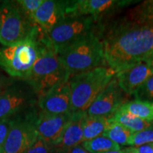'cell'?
<instances>
[{"mask_svg": "<svg viewBox=\"0 0 153 153\" xmlns=\"http://www.w3.org/2000/svg\"><path fill=\"white\" fill-rule=\"evenodd\" d=\"M57 54L70 78L99 67L106 66L104 43L99 28L58 51Z\"/></svg>", "mask_w": 153, "mask_h": 153, "instance_id": "7a4b0ae2", "label": "cell"}, {"mask_svg": "<svg viewBox=\"0 0 153 153\" xmlns=\"http://www.w3.org/2000/svg\"><path fill=\"white\" fill-rule=\"evenodd\" d=\"M68 1L44 0L34 14L36 22L47 33L54 28L66 16Z\"/></svg>", "mask_w": 153, "mask_h": 153, "instance_id": "9a60e30c", "label": "cell"}, {"mask_svg": "<svg viewBox=\"0 0 153 153\" xmlns=\"http://www.w3.org/2000/svg\"><path fill=\"white\" fill-rule=\"evenodd\" d=\"M136 100L152 102L153 101V76L147 80L134 94Z\"/></svg>", "mask_w": 153, "mask_h": 153, "instance_id": "cb8c5ba5", "label": "cell"}, {"mask_svg": "<svg viewBox=\"0 0 153 153\" xmlns=\"http://www.w3.org/2000/svg\"><path fill=\"white\" fill-rule=\"evenodd\" d=\"M52 153H62V152H60V150H57V149H56V148H54V150H53V152H52Z\"/></svg>", "mask_w": 153, "mask_h": 153, "instance_id": "836d02e7", "label": "cell"}, {"mask_svg": "<svg viewBox=\"0 0 153 153\" xmlns=\"http://www.w3.org/2000/svg\"><path fill=\"white\" fill-rule=\"evenodd\" d=\"M54 148V145L45 142L38 136L33 145L25 153H52Z\"/></svg>", "mask_w": 153, "mask_h": 153, "instance_id": "484cf974", "label": "cell"}, {"mask_svg": "<svg viewBox=\"0 0 153 153\" xmlns=\"http://www.w3.org/2000/svg\"><path fill=\"white\" fill-rule=\"evenodd\" d=\"M69 79L70 75L62 65L52 43L42 45L39 56L26 80L33 88L38 99L51 88Z\"/></svg>", "mask_w": 153, "mask_h": 153, "instance_id": "5b68a950", "label": "cell"}, {"mask_svg": "<svg viewBox=\"0 0 153 153\" xmlns=\"http://www.w3.org/2000/svg\"><path fill=\"white\" fill-rule=\"evenodd\" d=\"M119 110L128 113L140 119L153 122V110L150 102L136 99L127 101L120 107Z\"/></svg>", "mask_w": 153, "mask_h": 153, "instance_id": "d6986e66", "label": "cell"}, {"mask_svg": "<svg viewBox=\"0 0 153 153\" xmlns=\"http://www.w3.org/2000/svg\"><path fill=\"white\" fill-rule=\"evenodd\" d=\"M111 118L114 121L125 126L133 133L141 131L153 125V122L140 119L133 115L122 111L119 109L115 113L113 117Z\"/></svg>", "mask_w": 153, "mask_h": 153, "instance_id": "ac0fdd59", "label": "cell"}, {"mask_svg": "<svg viewBox=\"0 0 153 153\" xmlns=\"http://www.w3.org/2000/svg\"><path fill=\"white\" fill-rule=\"evenodd\" d=\"M86 113H72L71 119L63 132L60 141L54 146L55 148L62 153H67L70 149L83 143L82 122Z\"/></svg>", "mask_w": 153, "mask_h": 153, "instance_id": "2e32d148", "label": "cell"}, {"mask_svg": "<svg viewBox=\"0 0 153 153\" xmlns=\"http://www.w3.org/2000/svg\"><path fill=\"white\" fill-rule=\"evenodd\" d=\"M44 43L30 39L10 46L0 45V68L11 78L26 81Z\"/></svg>", "mask_w": 153, "mask_h": 153, "instance_id": "8992f818", "label": "cell"}, {"mask_svg": "<svg viewBox=\"0 0 153 153\" xmlns=\"http://www.w3.org/2000/svg\"><path fill=\"white\" fill-rule=\"evenodd\" d=\"M38 106L51 114H63L70 112L71 89L69 81L62 82L51 88L38 99Z\"/></svg>", "mask_w": 153, "mask_h": 153, "instance_id": "4fadbf2b", "label": "cell"}, {"mask_svg": "<svg viewBox=\"0 0 153 153\" xmlns=\"http://www.w3.org/2000/svg\"></svg>", "mask_w": 153, "mask_h": 153, "instance_id": "74e56055", "label": "cell"}, {"mask_svg": "<svg viewBox=\"0 0 153 153\" xmlns=\"http://www.w3.org/2000/svg\"><path fill=\"white\" fill-rule=\"evenodd\" d=\"M98 28V23L91 16H66L50 32L49 37L57 53Z\"/></svg>", "mask_w": 153, "mask_h": 153, "instance_id": "ba28073f", "label": "cell"}, {"mask_svg": "<svg viewBox=\"0 0 153 153\" xmlns=\"http://www.w3.org/2000/svg\"><path fill=\"white\" fill-rule=\"evenodd\" d=\"M11 117L0 119V153L4 152V146L11 128Z\"/></svg>", "mask_w": 153, "mask_h": 153, "instance_id": "4316f807", "label": "cell"}, {"mask_svg": "<svg viewBox=\"0 0 153 153\" xmlns=\"http://www.w3.org/2000/svg\"><path fill=\"white\" fill-rule=\"evenodd\" d=\"M0 29H1V23H0Z\"/></svg>", "mask_w": 153, "mask_h": 153, "instance_id": "d590c367", "label": "cell"}, {"mask_svg": "<svg viewBox=\"0 0 153 153\" xmlns=\"http://www.w3.org/2000/svg\"><path fill=\"white\" fill-rule=\"evenodd\" d=\"M145 62H148V64H149V65L150 66V68L153 70V55H152V57H150L148 60L145 61Z\"/></svg>", "mask_w": 153, "mask_h": 153, "instance_id": "d6a6232c", "label": "cell"}, {"mask_svg": "<svg viewBox=\"0 0 153 153\" xmlns=\"http://www.w3.org/2000/svg\"><path fill=\"white\" fill-rule=\"evenodd\" d=\"M153 143V125L143 131L133 133L128 141V145L138 148L141 145Z\"/></svg>", "mask_w": 153, "mask_h": 153, "instance_id": "603a6c76", "label": "cell"}, {"mask_svg": "<svg viewBox=\"0 0 153 153\" xmlns=\"http://www.w3.org/2000/svg\"><path fill=\"white\" fill-rule=\"evenodd\" d=\"M129 129L110 118L108 126L103 133V136L108 137L118 145H128V141L133 134Z\"/></svg>", "mask_w": 153, "mask_h": 153, "instance_id": "ffe728a7", "label": "cell"}, {"mask_svg": "<svg viewBox=\"0 0 153 153\" xmlns=\"http://www.w3.org/2000/svg\"><path fill=\"white\" fill-rule=\"evenodd\" d=\"M17 1L26 14L30 19L35 20L34 14L40 6L43 4L44 0H18Z\"/></svg>", "mask_w": 153, "mask_h": 153, "instance_id": "d4e9b609", "label": "cell"}, {"mask_svg": "<svg viewBox=\"0 0 153 153\" xmlns=\"http://www.w3.org/2000/svg\"><path fill=\"white\" fill-rule=\"evenodd\" d=\"M38 97L24 80L14 79L0 96V119L11 118L38 104Z\"/></svg>", "mask_w": 153, "mask_h": 153, "instance_id": "30bf717a", "label": "cell"}, {"mask_svg": "<svg viewBox=\"0 0 153 153\" xmlns=\"http://www.w3.org/2000/svg\"><path fill=\"white\" fill-rule=\"evenodd\" d=\"M150 104H151V106H152V110H153V101H152V102H151V103H150Z\"/></svg>", "mask_w": 153, "mask_h": 153, "instance_id": "e575fe53", "label": "cell"}, {"mask_svg": "<svg viewBox=\"0 0 153 153\" xmlns=\"http://www.w3.org/2000/svg\"><path fill=\"white\" fill-rule=\"evenodd\" d=\"M137 148L138 153H153V143L141 145Z\"/></svg>", "mask_w": 153, "mask_h": 153, "instance_id": "83f0119b", "label": "cell"}, {"mask_svg": "<svg viewBox=\"0 0 153 153\" xmlns=\"http://www.w3.org/2000/svg\"><path fill=\"white\" fill-rule=\"evenodd\" d=\"M2 153H4V152H2Z\"/></svg>", "mask_w": 153, "mask_h": 153, "instance_id": "8d00e7d4", "label": "cell"}, {"mask_svg": "<svg viewBox=\"0 0 153 153\" xmlns=\"http://www.w3.org/2000/svg\"><path fill=\"white\" fill-rule=\"evenodd\" d=\"M153 76V70L147 62L136 65L116 74L118 85L126 94L134 95L149 78Z\"/></svg>", "mask_w": 153, "mask_h": 153, "instance_id": "5bb4252c", "label": "cell"}, {"mask_svg": "<svg viewBox=\"0 0 153 153\" xmlns=\"http://www.w3.org/2000/svg\"><path fill=\"white\" fill-rule=\"evenodd\" d=\"M81 145L90 153H104L121 149L120 145L103 135L95 137L90 140L84 141Z\"/></svg>", "mask_w": 153, "mask_h": 153, "instance_id": "44dd1931", "label": "cell"}, {"mask_svg": "<svg viewBox=\"0 0 153 153\" xmlns=\"http://www.w3.org/2000/svg\"><path fill=\"white\" fill-rule=\"evenodd\" d=\"M0 43L10 46L27 40L36 39L41 27L22 10L17 1L0 4Z\"/></svg>", "mask_w": 153, "mask_h": 153, "instance_id": "277c9868", "label": "cell"}, {"mask_svg": "<svg viewBox=\"0 0 153 153\" xmlns=\"http://www.w3.org/2000/svg\"><path fill=\"white\" fill-rule=\"evenodd\" d=\"M127 14L138 20L153 22V0L142 1L128 11Z\"/></svg>", "mask_w": 153, "mask_h": 153, "instance_id": "7402d4cb", "label": "cell"}, {"mask_svg": "<svg viewBox=\"0 0 153 153\" xmlns=\"http://www.w3.org/2000/svg\"><path fill=\"white\" fill-rule=\"evenodd\" d=\"M14 80V79H12V78L10 77L8 80H7V81L1 82V83H0V96L4 92L6 89H7V87H8L11 83H12Z\"/></svg>", "mask_w": 153, "mask_h": 153, "instance_id": "f546056e", "label": "cell"}, {"mask_svg": "<svg viewBox=\"0 0 153 153\" xmlns=\"http://www.w3.org/2000/svg\"><path fill=\"white\" fill-rule=\"evenodd\" d=\"M116 75L111 68L99 67L71 76L70 112H87L89 107Z\"/></svg>", "mask_w": 153, "mask_h": 153, "instance_id": "3957f363", "label": "cell"}, {"mask_svg": "<svg viewBox=\"0 0 153 153\" xmlns=\"http://www.w3.org/2000/svg\"><path fill=\"white\" fill-rule=\"evenodd\" d=\"M125 103L124 92L118 85L116 75L87 111L89 116L112 118Z\"/></svg>", "mask_w": 153, "mask_h": 153, "instance_id": "8fae6325", "label": "cell"}, {"mask_svg": "<svg viewBox=\"0 0 153 153\" xmlns=\"http://www.w3.org/2000/svg\"><path fill=\"white\" fill-rule=\"evenodd\" d=\"M72 116V112L51 114L39 108L36 120V130L38 136L55 146L60 141Z\"/></svg>", "mask_w": 153, "mask_h": 153, "instance_id": "7c38bea8", "label": "cell"}, {"mask_svg": "<svg viewBox=\"0 0 153 153\" xmlns=\"http://www.w3.org/2000/svg\"><path fill=\"white\" fill-rule=\"evenodd\" d=\"M67 153H90L88 152L87 150H86L81 145H76V146L74 147L71 149H70Z\"/></svg>", "mask_w": 153, "mask_h": 153, "instance_id": "4dcf8cb0", "label": "cell"}, {"mask_svg": "<svg viewBox=\"0 0 153 153\" xmlns=\"http://www.w3.org/2000/svg\"><path fill=\"white\" fill-rule=\"evenodd\" d=\"M9 78L10 77H7V76H6L2 72L0 71V83H1V82L7 81V80H8Z\"/></svg>", "mask_w": 153, "mask_h": 153, "instance_id": "1f68e13d", "label": "cell"}, {"mask_svg": "<svg viewBox=\"0 0 153 153\" xmlns=\"http://www.w3.org/2000/svg\"><path fill=\"white\" fill-rule=\"evenodd\" d=\"M106 66L118 73L145 62L153 55V22L133 18L126 13L99 24Z\"/></svg>", "mask_w": 153, "mask_h": 153, "instance_id": "6da1fadb", "label": "cell"}, {"mask_svg": "<svg viewBox=\"0 0 153 153\" xmlns=\"http://www.w3.org/2000/svg\"><path fill=\"white\" fill-rule=\"evenodd\" d=\"M109 121L110 118H108L89 116L86 113L82 122L83 140H90L91 139L102 135L105 129L109 123Z\"/></svg>", "mask_w": 153, "mask_h": 153, "instance_id": "e0dca14e", "label": "cell"}, {"mask_svg": "<svg viewBox=\"0 0 153 153\" xmlns=\"http://www.w3.org/2000/svg\"><path fill=\"white\" fill-rule=\"evenodd\" d=\"M104 153H138L137 148L134 147H130V148H126L123 149H120L119 150L116 151H109Z\"/></svg>", "mask_w": 153, "mask_h": 153, "instance_id": "f1b7e54d", "label": "cell"}, {"mask_svg": "<svg viewBox=\"0 0 153 153\" xmlns=\"http://www.w3.org/2000/svg\"><path fill=\"white\" fill-rule=\"evenodd\" d=\"M140 1L135 0H76L68 1L66 16H92L98 24H102L122 10Z\"/></svg>", "mask_w": 153, "mask_h": 153, "instance_id": "9c48e42d", "label": "cell"}, {"mask_svg": "<svg viewBox=\"0 0 153 153\" xmlns=\"http://www.w3.org/2000/svg\"><path fill=\"white\" fill-rule=\"evenodd\" d=\"M38 105L11 117V128L4 146V153H25L38 137L36 120Z\"/></svg>", "mask_w": 153, "mask_h": 153, "instance_id": "52a82bcc", "label": "cell"}]
</instances>
